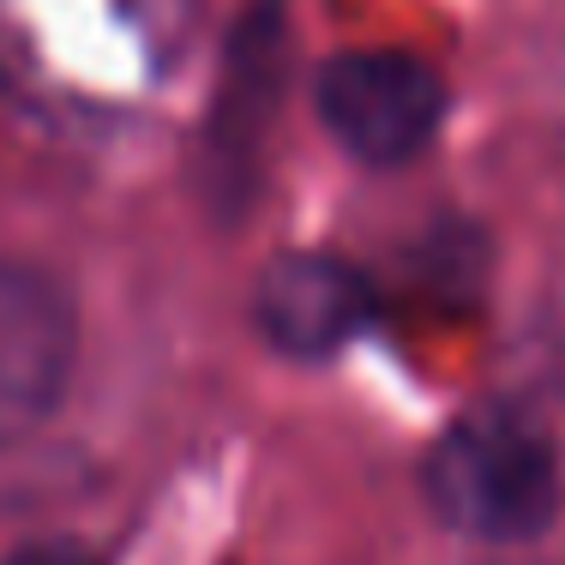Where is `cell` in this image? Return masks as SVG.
Returning a JSON list of instances; mask_svg holds the SVG:
<instances>
[{
	"label": "cell",
	"instance_id": "obj_1",
	"mask_svg": "<svg viewBox=\"0 0 565 565\" xmlns=\"http://www.w3.org/2000/svg\"><path fill=\"white\" fill-rule=\"evenodd\" d=\"M169 36V0H0V73L49 109H132L163 78Z\"/></svg>",
	"mask_w": 565,
	"mask_h": 565
},
{
	"label": "cell",
	"instance_id": "obj_2",
	"mask_svg": "<svg viewBox=\"0 0 565 565\" xmlns=\"http://www.w3.org/2000/svg\"><path fill=\"white\" fill-rule=\"evenodd\" d=\"M422 488L427 505L457 535H476V542L493 547L547 535V523L559 518L565 500L554 439L505 403H481V409L457 415L427 451Z\"/></svg>",
	"mask_w": 565,
	"mask_h": 565
},
{
	"label": "cell",
	"instance_id": "obj_3",
	"mask_svg": "<svg viewBox=\"0 0 565 565\" xmlns=\"http://www.w3.org/2000/svg\"><path fill=\"white\" fill-rule=\"evenodd\" d=\"M313 103L326 132L373 169H403L446 127V78L409 49H343L319 66Z\"/></svg>",
	"mask_w": 565,
	"mask_h": 565
},
{
	"label": "cell",
	"instance_id": "obj_4",
	"mask_svg": "<svg viewBox=\"0 0 565 565\" xmlns=\"http://www.w3.org/2000/svg\"><path fill=\"white\" fill-rule=\"evenodd\" d=\"M282 66H289V31H282L271 0H259L223 49V73L205 109V139H199V186L217 199V211L241 217L247 199L259 193Z\"/></svg>",
	"mask_w": 565,
	"mask_h": 565
},
{
	"label": "cell",
	"instance_id": "obj_5",
	"mask_svg": "<svg viewBox=\"0 0 565 565\" xmlns=\"http://www.w3.org/2000/svg\"><path fill=\"white\" fill-rule=\"evenodd\" d=\"M78 367L73 295L49 271L0 253V451L31 439L61 409Z\"/></svg>",
	"mask_w": 565,
	"mask_h": 565
},
{
	"label": "cell",
	"instance_id": "obj_6",
	"mask_svg": "<svg viewBox=\"0 0 565 565\" xmlns=\"http://www.w3.org/2000/svg\"><path fill=\"white\" fill-rule=\"evenodd\" d=\"M373 319V282L338 253H277L253 282V326L295 361H326Z\"/></svg>",
	"mask_w": 565,
	"mask_h": 565
},
{
	"label": "cell",
	"instance_id": "obj_7",
	"mask_svg": "<svg viewBox=\"0 0 565 565\" xmlns=\"http://www.w3.org/2000/svg\"><path fill=\"white\" fill-rule=\"evenodd\" d=\"M0 565H103V554L85 542H73V535H36V542L12 547Z\"/></svg>",
	"mask_w": 565,
	"mask_h": 565
}]
</instances>
